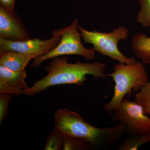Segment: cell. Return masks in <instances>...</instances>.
Instances as JSON below:
<instances>
[{"mask_svg": "<svg viewBox=\"0 0 150 150\" xmlns=\"http://www.w3.org/2000/svg\"><path fill=\"white\" fill-rule=\"evenodd\" d=\"M77 28L80 31L84 43L92 44L94 50L101 55L127 64L137 62L134 57H126L118 49V42L128 38L129 31L126 27H118L110 33L100 32L96 30L88 31L79 25Z\"/></svg>", "mask_w": 150, "mask_h": 150, "instance_id": "5", "label": "cell"}, {"mask_svg": "<svg viewBox=\"0 0 150 150\" xmlns=\"http://www.w3.org/2000/svg\"><path fill=\"white\" fill-rule=\"evenodd\" d=\"M26 72L11 71L0 66V93H10L14 95L24 94L23 90L29 88L25 82Z\"/></svg>", "mask_w": 150, "mask_h": 150, "instance_id": "9", "label": "cell"}, {"mask_svg": "<svg viewBox=\"0 0 150 150\" xmlns=\"http://www.w3.org/2000/svg\"><path fill=\"white\" fill-rule=\"evenodd\" d=\"M112 119L125 125L127 135L150 132V118L146 115L142 106L135 101L123 99L113 111Z\"/></svg>", "mask_w": 150, "mask_h": 150, "instance_id": "6", "label": "cell"}, {"mask_svg": "<svg viewBox=\"0 0 150 150\" xmlns=\"http://www.w3.org/2000/svg\"><path fill=\"white\" fill-rule=\"evenodd\" d=\"M61 35L52 36L48 40L34 38L21 41H14L0 38V52L13 51L33 55L35 57L45 55L52 51L59 44Z\"/></svg>", "mask_w": 150, "mask_h": 150, "instance_id": "7", "label": "cell"}, {"mask_svg": "<svg viewBox=\"0 0 150 150\" xmlns=\"http://www.w3.org/2000/svg\"><path fill=\"white\" fill-rule=\"evenodd\" d=\"M135 101L142 106L145 114H150V82L136 93Z\"/></svg>", "mask_w": 150, "mask_h": 150, "instance_id": "15", "label": "cell"}, {"mask_svg": "<svg viewBox=\"0 0 150 150\" xmlns=\"http://www.w3.org/2000/svg\"><path fill=\"white\" fill-rule=\"evenodd\" d=\"M105 67L104 64L99 62L85 63L78 62L70 64L67 62V56L54 57L45 68L48 74L34 82L31 87L23 90V93L32 96L54 86L66 84L83 86L87 80L86 75H92L95 79L108 76L104 74Z\"/></svg>", "mask_w": 150, "mask_h": 150, "instance_id": "1", "label": "cell"}, {"mask_svg": "<svg viewBox=\"0 0 150 150\" xmlns=\"http://www.w3.org/2000/svg\"><path fill=\"white\" fill-rule=\"evenodd\" d=\"M114 71L108 74L115 83L114 94L109 102L103 105V110L109 115L113 113L128 94L139 91L148 82V75L144 66L139 62L127 64L118 62L113 67Z\"/></svg>", "mask_w": 150, "mask_h": 150, "instance_id": "3", "label": "cell"}, {"mask_svg": "<svg viewBox=\"0 0 150 150\" xmlns=\"http://www.w3.org/2000/svg\"><path fill=\"white\" fill-rule=\"evenodd\" d=\"M13 94L2 93L0 95V124L6 118L8 114L9 104L12 99Z\"/></svg>", "mask_w": 150, "mask_h": 150, "instance_id": "17", "label": "cell"}, {"mask_svg": "<svg viewBox=\"0 0 150 150\" xmlns=\"http://www.w3.org/2000/svg\"><path fill=\"white\" fill-rule=\"evenodd\" d=\"M54 120L55 127L63 134L85 140L95 149H109L126 131V126L121 123L114 127H95L67 108L56 110Z\"/></svg>", "mask_w": 150, "mask_h": 150, "instance_id": "2", "label": "cell"}, {"mask_svg": "<svg viewBox=\"0 0 150 150\" xmlns=\"http://www.w3.org/2000/svg\"><path fill=\"white\" fill-rule=\"evenodd\" d=\"M0 38L14 41L30 39L24 24L17 14L1 5Z\"/></svg>", "mask_w": 150, "mask_h": 150, "instance_id": "8", "label": "cell"}, {"mask_svg": "<svg viewBox=\"0 0 150 150\" xmlns=\"http://www.w3.org/2000/svg\"><path fill=\"white\" fill-rule=\"evenodd\" d=\"M150 142V132L128 135L117 150H137L145 143Z\"/></svg>", "mask_w": 150, "mask_h": 150, "instance_id": "12", "label": "cell"}, {"mask_svg": "<svg viewBox=\"0 0 150 150\" xmlns=\"http://www.w3.org/2000/svg\"><path fill=\"white\" fill-rule=\"evenodd\" d=\"M15 0H0V5L11 11H14Z\"/></svg>", "mask_w": 150, "mask_h": 150, "instance_id": "18", "label": "cell"}, {"mask_svg": "<svg viewBox=\"0 0 150 150\" xmlns=\"http://www.w3.org/2000/svg\"><path fill=\"white\" fill-rule=\"evenodd\" d=\"M132 51L144 64H150V37L144 33H139L132 38Z\"/></svg>", "mask_w": 150, "mask_h": 150, "instance_id": "11", "label": "cell"}, {"mask_svg": "<svg viewBox=\"0 0 150 150\" xmlns=\"http://www.w3.org/2000/svg\"><path fill=\"white\" fill-rule=\"evenodd\" d=\"M91 148L90 145L85 140L64 134L62 150H85Z\"/></svg>", "mask_w": 150, "mask_h": 150, "instance_id": "14", "label": "cell"}, {"mask_svg": "<svg viewBox=\"0 0 150 150\" xmlns=\"http://www.w3.org/2000/svg\"><path fill=\"white\" fill-rule=\"evenodd\" d=\"M64 137V134L56 127H54L47 138L44 150H62Z\"/></svg>", "mask_w": 150, "mask_h": 150, "instance_id": "13", "label": "cell"}, {"mask_svg": "<svg viewBox=\"0 0 150 150\" xmlns=\"http://www.w3.org/2000/svg\"><path fill=\"white\" fill-rule=\"evenodd\" d=\"M140 10L137 16V21L145 27H150V0H139Z\"/></svg>", "mask_w": 150, "mask_h": 150, "instance_id": "16", "label": "cell"}, {"mask_svg": "<svg viewBox=\"0 0 150 150\" xmlns=\"http://www.w3.org/2000/svg\"><path fill=\"white\" fill-rule=\"evenodd\" d=\"M78 23L77 18H75L69 26L54 30L52 36H62L59 44L49 53L33 58L30 68L39 67L44 61L58 56L79 55L87 61L95 59L96 51L94 49L86 48L82 43L81 33L78 31Z\"/></svg>", "mask_w": 150, "mask_h": 150, "instance_id": "4", "label": "cell"}, {"mask_svg": "<svg viewBox=\"0 0 150 150\" xmlns=\"http://www.w3.org/2000/svg\"><path fill=\"white\" fill-rule=\"evenodd\" d=\"M35 57L16 51H4L0 52V66L13 71L21 72L25 70L28 62Z\"/></svg>", "mask_w": 150, "mask_h": 150, "instance_id": "10", "label": "cell"}]
</instances>
